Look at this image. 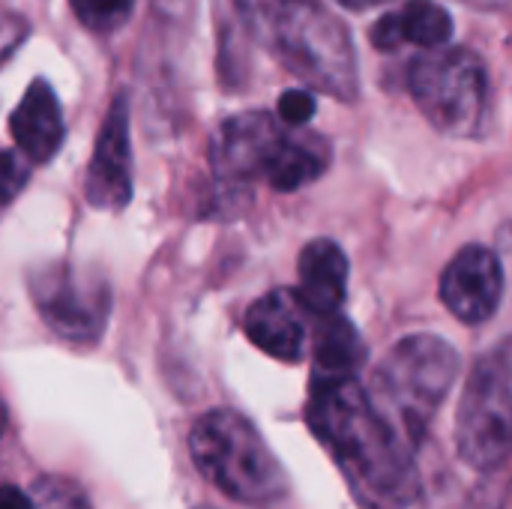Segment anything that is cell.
<instances>
[{"label":"cell","instance_id":"30bf717a","mask_svg":"<svg viewBox=\"0 0 512 509\" xmlns=\"http://www.w3.org/2000/svg\"><path fill=\"white\" fill-rule=\"evenodd\" d=\"M504 297L501 258L486 246H465L441 276V300L462 324L489 321Z\"/></svg>","mask_w":512,"mask_h":509},{"label":"cell","instance_id":"6da1fadb","mask_svg":"<svg viewBox=\"0 0 512 509\" xmlns=\"http://www.w3.org/2000/svg\"><path fill=\"white\" fill-rule=\"evenodd\" d=\"M306 420L369 507L411 509L417 504L414 453L378 417L354 375H312Z\"/></svg>","mask_w":512,"mask_h":509},{"label":"cell","instance_id":"7402d4cb","mask_svg":"<svg viewBox=\"0 0 512 509\" xmlns=\"http://www.w3.org/2000/svg\"><path fill=\"white\" fill-rule=\"evenodd\" d=\"M0 509H36V507H33V501H30L21 489H15V486H3V489H0Z\"/></svg>","mask_w":512,"mask_h":509},{"label":"cell","instance_id":"ba28073f","mask_svg":"<svg viewBox=\"0 0 512 509\" xmlns=\"http://www.w3.org/2000/svg\"><path fill=\"white\" fill-rule=\"evenodd\" d=\"M285 129L267 111H243L228 117L210 147L216 180L225 186H246L255 180H267V171L285 141Z\"/></svg>","mask_w":512,"mask_h":509},{"label":"cell","instance_id":"5bb4252c","mask_svg":"<svg viewBox=\"0 0 512 509\" xmlns=\"http://www.w3.org/2000/svg\"><path fill=\"white\" fill-rule=\"evenodd\" d=\"M453 18L435 0H408L396 12L384 15L372 27V45L396 51L399 45H420L426 51L444 48L453 39Z\"/></svg>","mask_w":512,"mask_h":509},{"label":"cell","instance_id":"7a4b0ae2","mask_svg":"<svg viewBox=\"0 0 512 509\" xmlns=\"http://www.w3.org/2000/svg\"><path fill=\"white\" fill-rule=\"evenodd\" d=\"M246 36L309 87L354 102L357 51L348 27L318 0H231Z\"/></svg>","mask_w":512,"mask_h":509},{"label":"cell","instance_id":"5b68a950","mask_svg":"<svg viewBox=\"0 0 512 509\" xmlns=\"http://www.w3.org/2000/svg\"><path fill=\"white\" fill-rule=\"evenodd\" d=\"M408 87L423 117L450 138H477L489 120V69L462 45L420 54L408 69Z\"/></svg>","mask_w":512,"mask_h":509},{"label":"cell","instance_id":"e0dca14e","mask_svg":"<svg viewBox=\"0 0 512 509\" xmlns=\"http://www.w3.org/2000/svg\"><path fill=\"white\" fill-rule=\"evenodd\" d=\"M69 6L81 27L99 36H108L129 21L135 0H69Z\"/></svg>","mask_w":512,"mask_h":509},{"label":"cell","instance_id":"d6986e66","mask_svg":"<svg viewBox=\"0 0 512 509\" xmlns=\"http://www.w3.org/2000/svg\"><path fill=\"white\" fill-rule=\"evenodd\" d=\"M315 108H318L315 96H312L309 90H303V87H294V90H285V93L279 96L276 114H279L282 123H288V126L297 129V126H306V123L315 117Z\"/></svg>","mask_w":512,"mask_h":509},{"label":"cell","instance_id":"3957f363","mask_svg":"<svg viewBox=\"0 0 512 509\" xmlns=\"http://www.w3.org/2000/svg\"><path fill=\"white\" fill-rule=\"evenodd\" d=\"M456 378V348L441 336L420 333L405 336L387 351L366 396L399 444L408 453H417Z\"/></svg>","mask_w":512,"mask_h":509},{"label":"cell","instance_id":"8fae6325","mask_svg":"<svg viewBox=\"0 0 512 509\" xmlns=\"http://www.w3.org/2000/svg\"><path fill=\"white\" fill-rule=\"evenodd\" d=\"M309 312L297 300L294 291H270L258 297L243 318V330L255 348L264 354L282 360V363H297L309 351Z\"/></svg>","mask_w":512,"mask_h":509},{"label":"cell","instance_id":"277c9868","mask_svg":"<svg viewBox=\"0 0 512 509\" xmlns=\"http://www.w3.org/2000/svg\"><path fill=\"white\" fill-rule=\"evenodd\" d=\"M195 468L231 501L270 507L288 495V477L258 429L237 411L204 414L189 435Z\"/></svg>","mask_w":512,"mask_h":509},{"label":"cell","instance_id":"ffe728a7","mask_svg":"<svg viewBox=\"0 0 512 509\" xmlns=\"http://www.w3.org/2000/svg\"><path fill=\"white\" fill-rule=\"evenodd\" d=\"M30 33V24L27 18H21L18 12H6L0 9V60L9 57Z\"/></svg>","mask_w":512,"mask_h":509},{"label":"cell","instance_id":"7c38bea8","mask_svg":"<svg viewBox=\"0 0 512 509\" xmlns=\"http://www.w3.org/2000/svg\"><path fill=\"white\" fill-rule=\"evenodd\" d=\"M9 132H12L18 150L33 165L51 162L54 153L63 147L66 126H63L60 99L45 78L30 81V87L24 90L21 102L15 105V111L9 117Z\"/></svg>","mask_w":512,"mask_h":509},{"label":"cell","instance_id":"ac0fdd59","mask_svg":"<svg viewBox=\"0 0 512 509\" xmlns=\"http://www.w3.org/2000/svg\"><path fill=\"white\" fill-rule=\"evenodd\" d=\"M39 509H90L84 492L72 486L69 480H42L36 486V504Z\"/></svg>","mask_w":512,"mask_h":509},{"label":"cell","instance_id":"484cf974","mask_svg":"<svg viewBox=\"0 0 512 509\" xmlns=\"http://www.w3.org/2000/svg\"><path fill=\"white\" fill-rule=\"evenodd\" d=\"M198 509H210V507H198Z\"/></svg>","mask_w":512,"mask_h":509},{"label":"cell","instance_id":"9a60e30c","mask_svg":"<svg viewBox=\"0 0 512 509\" xmlns=\"http://www.w3.org/2000/svg\"><path fill=\"white\" fill-rule=\"evenodd\" d=\"M309 345L315 357V375H354L366 357L354 324L333 315H309Z\"/></svg>","mask_w":512,"mask_h":509},{"label":"cell","instance_id":"44dd1931","mask_svg":"<svg viewBox=\"0 0 512 509\" xmlns=\"http://www.w3.org/2000/svg\"><path fill=\"white\" fill-rule=\"evenodd\" d=\"M24 186V168L18 165V159L6 150H0V201L15 198V192Z\"/></svg>","mask_w":512,"mask_h":509},{"label":"cell","instance_id":"9c48e42d","mask_svg":"<svg viewBox=\"0 0 512 509\" xmlns=\"http://www.w3.org/2000/svg\"><path fill=\"white\" fill-rule=\"evenodd\" d=\"M84 195L96 210H123L132 198V147H129V99L114 96L87 165Z\"/></svg>","mask_w":512,"mask_h":509},{"label":"cell","instance_id":"4fadbf2b","mask_svg":"<svg viewBox=\"0 0 512 509\" xmlns=\"http://www.w3.org/2000/svg\"><path fill=\"white\" fill-rule=\"evenodd\" d=\"M300 288L297 300L309 315H333L342 309L348 294V255L336 240H312L297 261Z\"/></svg>","mask_w":512,"mask_h":509},{"label":"cell","instance_id":"d4e9b609","mask_svg":"<svg viewBox=\"0 0 512 509\" xmlns=\"http://www.w3.org/2000/svg\"><path fill=\"white\" fill-rule=\"evenodd\" d=\"M3 429H6V411H3V402H0V435H3Z\"/></svg>","mask_w":512,"mask_h":509},{"label":"cell","instance_id":"2e32d148","mask_svg":"<svg viewBox=\"0 0 512 509\" xmlns=\"http://www.w3.org/2000/svg\"><path fill=\"white\" fill-rule=\"evenodd\" d=\"M330 165V147L318 135H285L270 171L267 183L276 192H297L315 183Z\"/></svg>","mask_w":512,"mask_h":509},{"label":"cell","instance_id":"52a82bcc","mask_svg":"<svg viewBox=\"0 0 512 509\" xmlns=\"http://www.w3.org/2000/svg\"><path fill=\"white\" fill-rule=\"evenodd\" d=\"M30 300L45 327L63 342L90 345L102 336L111 312L108 282L75 264H48L30 276Z\"/></svg>","mask_w":512,"mask_h":509},{"label":"cell","instance_id":"603a6c76","mask_svg":"<svg viewBox=\"0 0 512 509\" xmlns=\"http://www.w3.org/2000/svg\"><path fill=\"white\" fill-rule=\"evenodd\" d=\"M471 6H480V9H507L510 0H468Z\"/></svg>","mask_w":512,"mask_h":509},{"label":"cell","instance_id":"8992f818","mask_svg":"<svg viewBox=\"0 0 512 509\" xmlns=\"http://www.w3.org/2000/svg\"><path fill=\"white\" fill-rule=\"evenodd\" d=\"M459 459L477 474L501 471L512 450V354L504 339L468 375L456 414Z\"/></svg>","mask_w":512,"mask_h":509},{"label":"cell","instance_id":"cb8c5ba5","mask_svg":"<svg viewBox=\"0 0 512 509\" xmlns=\"http://www.w3.org/2000/svg\"><path fill=\"white\" fill-rule=\"evenodd\" d=\"M339 3L348 6V9H369V6H381L387 0H339Z\"/></svg>","mask_w":512,"mask_h":509}]
</instances>
